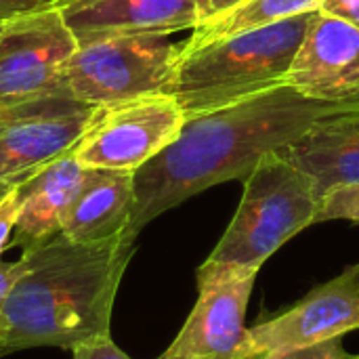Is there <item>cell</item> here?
<instances>
[{
    "mask_svg": "<svg viewBox=\"0 0 359 359\" xmlns=\"http://www.w3.org/2000/svg\"><path fill=\"white\" fill-rule=\"evenodd\" d=\"M359 103L318 101L280 84L238 103L185 118L179 137L135 170V210L128 231L227 181H246L259 162L297 143L316 122Z\"/></svg>",
    "mask_w": 359,
    "mask_h": 359,
    "instance_id": "6da1fadb",
    "label": "cell"
},
{
    "mask_svg": "<svg viewBox=\"0 0 359 359\" xmlns=\"http://www.w3.org/2000/svg\"><path fill=\"white\" fill-rule=\"evenodd\" d=\"M137 236L74 242L63 233L23 250L4 305L2 353L36 347L74 351L111 337V313Z\"/></svg>",
    "mask_w": 359,
    "mask_h": 359,
    "instance_id": "7a4b0ae2",
    "label": "cell"
},
{
    "mask_svg": "<svg viewBox=\"0 0 359 359\" xmlns=\"http://www.w3.org/2000/svg\"><path fill=\"white\" fill-rule=\"evenodd\" d=\"M313 13L227 36L189 53L179 50L164 95L189 118L284 84Z\"/></svg>",
    "mask_w": 359,
    "mask_h": 359,
    "instance_id": "3957f363",
    "label": "cell"
},
{
    "mask_svg": "<svg viewBox=\"0 0 359 359\" xmlns=\"http://www.w3.org/2000/svg\"><path fill=\"white\" fill-rule=\"evenodd\" d=\"M313 179L282 151L267 154L244 181L238 210L206 261L261 269L288 240L316 225Z\"/></svg>",
    "mask_w": 359,
    "mask_h": 359,
    "instance_id": "277c9868",
    "label": "cell"
},
{
    "mask_svg": "<svg viewBox=\"0 0 359 359\" xmlns=\"http://www.w3.org/2000/svg\"><path fill=\"white\" fill-rule=\"evenodd\" d=\"M179 50L181 44L162 34L111 36L82 44L61 74L59 93L93 107L164 93Z\"/></svg>",
    "mask_w": 359,
    "mask_h": 359,
    "instance_id": "5b68a950",
    "label": "cell"
},
{
    "mask_svg": "<svg viewBox=\"0 0 359 359\" xmlns=\"http://www.w3.org/2000/svg\"><path fill=\"white\" fill-rule=\"evenodd\" d=\"M183 122L181 105L164 93L97 107L74 154L86 168L135 172L179 137Z\"/></svg>",
    "mask_w": 359,
    "mask_h": 359,
    "instance_id": "8992f818",
    "label": "cell"
},
{
    "mask_svg": "<svg viewBox=\"0 0 359 359\" xmlns=\"http://www.w3.org/2000/svg\"><path fill=\"white\" fill-rule=\"evenodd\" d=\"M259 271L204 261L196 273L198 301L158 359H244V320Z\"/></svg>",
    "mask_w": 359,
    "mask_h": 359,
    "instance_id": "52a82bcc",
    "label": "cell"
},
{
    "mask_svg": "<svg viewBox=\"0 0 359 359\" xmlns=\"http://www.w3.org/2000/svg\"><path fill=\"white\" fill-rule=\"evenodd\" d=\"M76 50L78 40L59 8L4 21L0 27V103H23L59 93L61 74Z\"/></svg>",
    "mask_w": 359,
    "mask_h": 359,
    "instance_id": "ba28073f",
    "label": "cell"
},
{
    "mask_svg": "<svg viewBox=\"0 0 359 359\" xmlns=\"http://www.w3.org/2000/svg\"><path fill=\"white\" fill-rule=\"evenodd\" d=\"M359 330V261L303 301L248 328L244 359L313 345Z\"/></svg>",
    "mask_w": 359,
    "mask_h": 359,
    "instance_id": "9c48e42d",
    "label": "cell"
},
{
    "mask_svg": "<svg viewBox=\"0 0 359 359\" xmlns=\"http://www.w3.org/2000/svg\"><path fill=\"white\" fill-rule=\"evenodd\" d=\"M284 84L309 99L359 103L358 27L316 11Z\"/></svg>",
    "mask_w": 359,
    "mask_h": 359,
    "instance_id": "30bf717a",
    "label": "cell"
},
{
    "mask_svg": "<svg viewBox=\"0 0 359 359\" xmlns=\"http://www.w3.org/2000/svg\"><path fill=\"white\" fill-rule=\"evenodd\" d=\"M97 107L59 97L53 105L29 114L0 133V181L23 183L34 172L69 154Z\"/></svg>",
    "mask_w": 359,
    "mask_h": 359,
    "instance_id": "8fae6325",
    "label": "cell"
},
{
    "mask_svg": "<svg viewBox=\"0 0 359 359\" xmlns=\"http://www.w3.org/2000/svg\"><path fill=\"white\" fill-rule=\"evenodd\" d=\"M59 11L78 46L111 36H168L198 25L196 0H63Z\"/></svg>",
    "mask_w": 359,
    "mask_h": 359,
    "instance_id": "7c38bea8",
    "label": "cell"
},
{
    "mask_svg": "<svg viewBox=\"0 0 359 359\" xmlns=\"http://www.w3.org/2000/svg\"><path fill=\"white\" fill-rule=\"evenodd\" d=\"M86 170L72 149L17 185L19 212L11 246L29 250L59 236Z\"/></svg>",
    "mask_w": 359,
    "mask_h": 359,
    "instance_id": "4fadbf2b",
    "label": "cell"
},
{
    "mask_svg": "<svg viewBox=\"0 0 359 359\" xmlns=\"http://www.w3.org/2000/svg\"><path fill=\"white\" fill-rule=\"evenodd\" d=\"M282 154L313 179L320 200L345 185H359V107L316 122Z\"/></svg>",
    "mask_w": 359,
    "mask_h": 359,
    "instance_id": "5bb4252c",
    "label": "cell"
},
{
    "mask_svg": "<svg viewBox=\"0 0 359 359\" xmlns=\"http://www.w3.org/2000/svg\"><path fill=\"white\" fill-rule=\"evenodd\" d=\"M135 210V172L88 168L65 212L61 233L74 242H105L130 233Z\"/></svg>",
    "mask_w": 359,
    "mask_h": 359,
    "instance_id": "9a60e30c",
    "label": "cell"
},
{
    "mask_svg": "<svg viewBox=\"0 0 359 359\" xmlns=\"http://www.w3.org/2000/svg\"><path fill=\"white\" fill-rule=\"evenodd\" d=\"M320 4L322 0H244L231 11L196 25L189 38L181 42V53L202 48L227 36L261 29L305 13L320 11Z\"/></svg>",
    "mask_w": 359,
    "mask_h": 359,
    "instance_id": "2e32d148",
    "label": "cell"
},
{
    "mask_svg": "<svg viewBox=\"0 0 359 359\" xmlns=\"http://www.w3.org/2000/svg\"><path fill=\"white\" fill-rule=\"evenodd\" d=\"M326 221L359 223V185H345L328 191L318 206L316 225Z\"/></svg>",
    "mask_w": 359,
    "mask_h": 359,
    "instance_id": "e0dca14e",
    "label": "cell"
},
{
    "mask_svg": "<svg viewBox=\"0 0 359 359\" xmlns=\"http://www.w3.org/2000/svg\"><path fill=\"white\" fill-rule=\"evenodd\" d=\"M250 359H359V353H349L343 347V337H337V339L320 341L313 345L271 351V353H263Z\"/></svg>",
    "mask_w": 359,
    "mask_h": 359,
    "instance_id": "ac0fdd59",
    "label": "cell"
},
{
    "mask_svg": "<svg viewBox=\"0 0 359 359\" xmlns=\"http://www.w3.org/2000/svg\"><path fill=\"white\" fill-rule=\"evenodd\" d=\"M59 97H65V95H46V97H40V99H32V101H23V103H0V133L11 126L13 122L29 116V114H36L48 105H53Z\"/></svg>",
    "mask_w": 359,
    "mask_h": 359,
    "instance_id": "d6986e66",
    "label": "cell"
},
{
    "mask_svg": "<svg viewBox=\"0 0 359 359\" xmlns=\"http://www.w3.org/2000/svg\"><path fill=\"white\" fill-rule=\"evenodd\" d=\"M63 0H0V23L50 8H59Z\"/></svg>",
    "mask_w": 359,
    "mask_h": 359,
    "instance_id": "ffe728a7",
    "label": "cell"
},
{
    "mask_svg": "<svg viewBox=\"0 0 359 359\" xmlns=\"http://www.w3.org/2000/svg\"><path fill=\"white\" fill-rule=\"evenodd\" d=\"M17 212H19V194H17V187H13L0 200V257L11 246L13 229L17 223Z\"/></svg>",
    "mask_w": 359,
    "mask_h": 359,
    "instance_id": "44dd1931",
    "label": "cell"
},
{
    "mask_svg": "<svg viewBox=\"0 0 359 359\" xmlns=\"http://www.w3.org/2000/svg\"><path fill=\"white\" fill-rule=\"evenodd\" d=\"M72 353H74V359H133L111 341V337L88 343V345H80Z\"/></svg>",
    "mask_w": 359,
    "mask_h": 359,
    "instance_id": "7402d4cb",
    "label": "cell"
},
{
    "mask_svg": "<svg viewBox=\"0 0 359 359\" xmlns=\"http://www.w3.org/2000/svg\"><path fill=\"white\" fill-rule=\"evenodd\" d=\"M21 269H23L21 259L15 263H4L0 259V337H2V326H4V305H6L11 288L15 286L17 278L21 276Z\"/></svg>",
    "mask_w": 359,
    "mask_h": 359,
    "instance_id": "603a6c76",
    "label": "cell"
},
{
    "mask_svg": "<svg viewBox=\"0 0 359 359\" xmlns=\"http://www.w3.org/2000/svg\"><path fill=\"white\" fill-rule=\"evenodd\" d=\"M320 11L343 19L359 29V0H322Z\"/></svg>",
    "mask_w": 359,
    "mask_h": 359,
    "instance_id": "cb8c5ba5",
    "label": "cell"
},
{
    "mask_svg": "<svg viewBox=\"0 0 359 359\" xmlns=\"http://www.w3.org/2000/svg\"><path fill=\"white\" fill-rule=\"evenodd\" d=\"M244 0H196V8H198V25L204 21H210L227 11H231L233 6H238Z\"/></svg>",
    "mask_w": 359,
    "mask_h": 359,
    "instance_id": "d4e9b609",
    "label": "cell"
},
{
    "mask_svg": "<svg viewBox=\"0 0 359 359\" xmlns=\"http://www.w3.org/2000/svg\"><path fill=\"white\" fill-rule=\"evenodd\" d=\"M21 185V183H19ZM13 187H17V183H8V181H0V200L13 189Z\"/></svg>",
    "mask_w": 359,
    "mask_h": 359,
    "instance_id": "484cf974",
    "label": "cell"
},
{
    "mask_svg": "<svg viewBox=\"0 0 359 359\" xmlns=\"http://www.w3.org/2000/svg\"><path fill=\"white\" fill-rule=\"evenodd\" d=\"M4 353H2V337H0V358H2Z\"/></svg>",
    "mask_w": 359,
    "mask_h": 359,
    "instance_id": "4316f807",
    "label": "cell"
},
{
    "mask_svg": "<svg viewBox=\"0 0 359 359\" xmlns=\"http://www.w3.org/2000/svg\"><path fill=\"white\" fill-rule=\"evenodd\" d=\"M0 27H2V23H0Z\"/></svg>",
    "mask_w": 359,
    "mask_h": 359,
    "instance_id": "83f0119b",
    "label": "cell"
}]
</instances>
